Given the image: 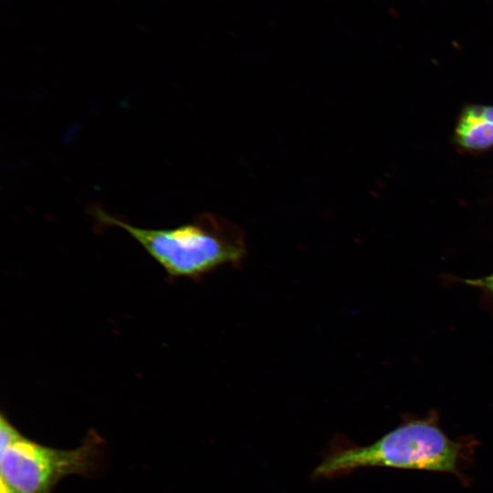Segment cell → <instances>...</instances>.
Listing matches in <instances>:
<instances>
[{"mask_svg":"<svg viewBox=\"0 0 493 493\" xmlns=\"http://www.w3.org/2000/svg\"><path fill=\"white\" fill-rule=\"evenodd\" d=\"M465 111L493 123V107L472 106L467 108Z\"/></svg>","mask_w":493,"mask_h":493,"instance_id":"5b68a950","label":"cell"},{"mask_svg":"<svg viewBox=\"0 0 493 493\" xmlns=\"http://www.w3.org/2000/svg\"><path fill=\"white\" fill-rule=\"evenodd\" d=\"M98 222L125 230L164 269L170 280H200L226 264L238 265L246 255L239 229L213 215L173 228H143L93 208Z\"/></svg>","mask_w":493,"mask_h":493,"instance_id":"7a4b0ae2","label":"cell"},{"mask_svg":"<svg viewBox=\"0 0 493 493\" xmlns=\"http://www.w3.org/2000/svg\"><path fill=\"white\" fill-rule=\"evenodd\" d=\"M100 439L89 435L73 449L41 445L0 417V493H52L60 479L87 474L95 464Z\"/></svg>","mask_w":493,"mask_h":493,"instance_id":"3957f363","label":"cell"},{"mask_svg":"<svg viewBox=\"0 0 493 493\" xmlns=\"http://www.w3.org/2000/svg\"><path fill=\"white\" fill-rule=\"evenodd\" d=\"M456 137L467 148L488 147L493 144V123L465 111L456 128Z\"/></svg>","mask_w":493,"mask_h":493,"instance_id":"277c9868","label":"cell"},{"mask_svg":"<svg viewBox=\"0 0 493 493\" xmlns=\"http://www.w3.org/2000/svg\"><path fill=\"white\" fill-rule=\"evenodd\" d=\"M466 282L469 285L485 288L493 294V272L483 278L467 279Z\"/></svg>","mask_w":493,"mask_h":493,"instance_id":"8992f818","label":"cell"},{"mask_svg":"<svg viewBox=\"0 0 493 493\" xmlns=\"http://www.w3.org/2000/svg\"><path fill=\"white\" fill-rule=\"evenodd\" d=\"M472 436L450 438L436 416L406 420L371 445L334 442L315 468V477H335L362 467H392L450 473L462 482V467L474 454Z\"/></svg>","mask_w":493,"mask_h":493,"instance_id":"6da1fadb","label":"cell"}]
</instances>
